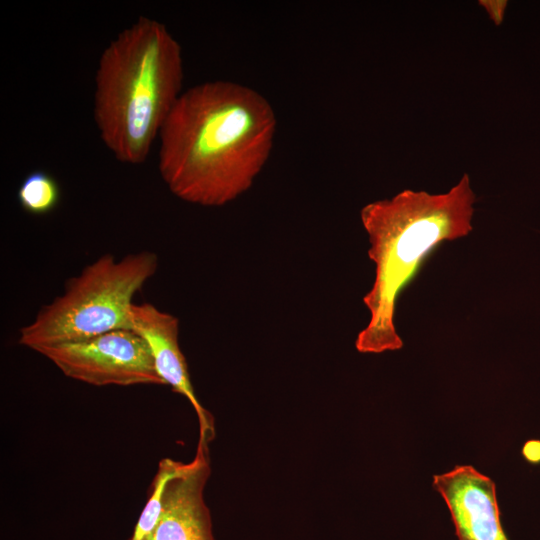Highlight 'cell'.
<instances>
[{
    "label": "cell",
    "mask_w": 540,
    "mask_h": 540,
    "mask_svg": "<svg viewBox=\"0 0 540 540\" xmlns=\"http://www.w3.org/2000/svg\"><path fill=\"white\" fill-rule=\"evenodd\" d=\"M269 101L254 89L211 81L181 93L160 130L159 172L183 201L222 206L247 191L276 131Z\"/></svg>",
    "instance_id": "cell-1"
},
{
    "label": "cell",
    "mask_w": 540,
    "mask_h": 540,
    "mask_svg": "<svg viewBox=\"0 0 540 540\" xmlns=\"http://www.w3.org/2000/svg\"><path fill=\"white\" fill-rule=\"evenodd\" d=\"M475 201L469 176L464 174L446 193L405 189L361 209L375 280L363 297L370 320L355 340L358 352L378 354L403 347L394 323L399 296L439 244L472 231Z\"/></svg>",
    "instance_id": "cell-2"
},
{
    "label": "cell",
    "mask_w": 540,
    "mask_h": 540,
    "mask_svg": "<svg viewBox=\"0 0 540 540\" xmlns=\"http://www.w3.org/2000/svg\"><path fill=\"white\" fill-rule=\"evenodd\" d=\"M180 44L155 19L139 17L102 52L95 77L94 120L122 163L145 162L181 95Z\"/></svg>",
    "instance_id": "cell-3"
},
{
    "label": "cell",
    "mask_w": 540,
    "mask_h": 540,
    "mask_svg": "<svg viewBox=\"0 0 540 540\" xmlns=\"http://www.w3.org/2000/svg\"><path fill=\"white\" fill-rule=\"evenodd\" d=\"M157 268L158 256L152 251L129 253L121 259L103 254L69 278L63 293L20 329L18 343L35 351L131 329L133 298Z\"/></svg>",
    "instance_id": "cell-4"
},
{
    "label": "cell",
    "mask_w": 540,
    "mask_h": 540,
    "mask_svg": "<svg viewBox=\"0 0 540 540\" xmlns=\"http://www.w3.org/2000/svg\"><path fill=\"white\" fill-rule=\"evenodd\" d=\"M35 351L50 360L65 376L90 385H164L148 344L132 329L113 330Z\"/></svg>",
    "instance_id": "cell-5"
},
{
    "label": "cell",
    "mask_w": 540,
    "mask_h": 540,
    "mask_svg": "<svg viewBox=\"0 0 540 540\" xmlns=\"http://www.w3.org/2000/svg\"><path fill=\"white\" fill-rule=\"evenodd\" d=\"M208 445L198 441L191 462L177 461L163 491L157 524L143 540H215L204 500L211 473Z\"/></svg>",
    "instance_id": "cell-6"
},
{
    "label": "cell",
    "mask_w": 540,
    "mask_h": 540,
    "mask_svg": "<svg viewBox=\"0 0 540 540\" xmlns=\"http://www.w3.org/2000/svg\"><path fill=\"white\" fill-rule=\"evenodd\" d=\"M432 486L450 511L458 540H508L491 478L473 466L457 465L434 475Z\"/></svg>",
    "instance_id": "cell-7"
},
{
    "label": "cell",
    "mask_w": 540,
    "mask_h": 540,
    "mask_svg": "<svg viewBox=\"0 0 540 540\" xmlns=\"http://www.w3.org/2000/svg\"><path fill=\"white\" fill-rule=\"evenodd\" d=\"M130 322L131 329L148 344L164 385H169L192 405L199 423L198 441L209 444L215 436L214 419L194 393L188 365L179 346V319L150 303H142L132 305Z\"/></svg>",
    "instance_id": "cell-8"
},
{
    "label": "cell",
    "mask_w": 540,
    "mask_h": 540,
    "mask_svg": "<svg viewBox=\"0 0 540 540\" xmlns=\"http://www.w3.org/2000/svg\"><path fill=\"white\" fill-rule=\"evenodd\" d=\"M60 199L59 183L44 170L28 173L17 190L20 207L30 215L42 216L51 213L58 206Z\"/></svg>",
    "instance_id": "cell-9"
},
{
    "label": "cell",
    "mask_w": 540,
    "mask_h": 540,
    "mask_svg": "<svg viewBox=\"0 0 540 540\" xmlns=\"http://www.w3.org/2000/svg\"><path fill=\"white\" fill-rule=\"evenodd\" d=\"M177 461L164 458L158 464L157 472L150 485L149 497L129 540H143L155 527L161 514L163 491L174 473Z\"/></svg>",
    "instance_id": "cell-10"
},
{
    "label": "cell",
    "mask_w": 540,
    "mask_h": 540,
    "mask_svg": "<svg viewBox=\"0 0 540 540\" xmlns=\"http://www.w3.org/2000/svg\"><path fill=\"white\" fill-rule=\"evenodd\" d=\"M479 3L486 9L490 18L496 25H499L502 22L506 1H480Z\"/></svg>",
    "instance_id": "cell-11"
},
{
    "label": "cell",
    "mask_w": 540,
    "mask_h": 540,
    "mask_svg": "<svg viewBox=\"0 0 540 540\" xmlns=\"http://www.w3.org/2000/svg\"><path fill=\"white\" fill-rule=\"evenodd\" d=\"M524 458L531 463H540V441L530 440L523 446Z\"/></svg>",
    "instance_id": "cell-12"
}]
</instances>
